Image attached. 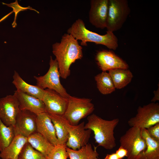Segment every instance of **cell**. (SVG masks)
I'll return each mask as SVG.
<instances>
[{"label":"cell","instance_id":"cell-1","mask_svg":"<svg viewBox=\"0 0 159 159\" xmlns=\"http://www.w3.org/2000/svg\"><path fill=\"white\" fill-rule=\"evenodd\" d=\"M52 53L56 57L60 77L65 79L70 74L71 64L83 57L82 47L71 35L65 33L60 42L52 45Z\"/></svg>","mask_w":159,"mask_h":159},{"label":"cell","instance_id":"cell-2","mask_svg":"<svg viewBox=\"0 0 159 159\" xmlns=\"http://www.w3.org/2000/svg\"><path fill=\"white\" fill-rule=\"evenodd\" d=\"M85 128L93 132L97 146L110 150L116 146L114 130L119 122V119L107 120L93 114L88 116Z\"/></svg>","mask_w":159,"mask_h":159},{"label":"cell","instance_id":"cell-3","mask_svg":"<svg viewBox=\"0 0 159 159\" xmlns=\"http://www.w3.org/2000/svg\"><path fill=\"white\" fill-rule=\"evenodd\" d=\"M67 33L71 35L77 40L81 41L80 44L87 46V42L101 44L110 49L115 50L118 47V40L113 32L107 31L104 35H100L86 28L83 21L76 20L67 30Z\"/></svg>","mask_w":159,"mask_h":159},{"label":"cell","instance_id":"cell-4","mask_svg":"<svg viewBox=\"0 0 159 159\" xmlns=\"http://www.w3.org/2000/svg\"><path fill=\"white\" fill-rule=\"evenodd\" d=\"M95 110L91 99L70 95L66 111L63 115L70 125L78 124L82 119L90 115Z\"/></svg>","mask_w":159,"mask_h":159},{"label":"cell","instance_id":"cell-5","mask_svg":"<svg viewBox=\"0 0 159 159\" xmlns=\"http://www.w3.org/2000/svg\"><path fill=\"white\" fill-rule=\"evenodd\" d=\"M139 127H131L120 139V146L127 151V159H138L147 147Z\"/></svg>","mask_w":159,"mask_h":159},{"label":"cell","instance_id":"cell-6","mask_svg":"<svg viewBox=\"0 0 159 159\" xmlns=\"http://www.w3.org/2000/svg\"><path fill=\"white\" fill-rule=\"evenodd\" d=\"M130 12L127 0H108L107 31L113 32L120 29Z\"/></svg>","mask_w":159,"mask_h":159},{"label":"cell","instance_id":"cell-7","mask_svg":"<svg viewBox=\"0 0 159 159\" xmlns=\"http://www.w3.org/2000/svg\"><path fill=\"white\" fill-rule=\"evenodd\" d=\"M49 67L47 73L40 76H34L37 82V85L45 90L47 89L54 90L62 96L68 98L70 95L61 83L60 74L56 60L50 56Z\"/></svg>","mask_w":159,"mask_h":159},{"label":"cell","instance_id":"cell-8","mask_svg":"<svg viewBox=\"0 0 159 159\" xmlns=\"http://www.w3.org/2000/svg\"><path fill=\"white\" fill-rule=\"evenodd\" d=\"M135 116L128 121L130 127H135L147 129L159 123V104L151 102L143 106H139Z\"/></svg>","mask_w":159,"mask_h":159},{"label":"cell","instance_id":"cell-9","mask_svg":"<svg viewBox=\"0 0 159 159\" xmlns=\"http://www.w3.org/2000/svg\"><path fill=\"white\" fill-rule=\"evenodd\" d=\"M65 125L69 134L66 143L67 147L76 150L88 143L92 131L85 128L84 122L77 125H72L67 121Z\"/></svg>","mask_w":159,"mask_h":159},{"label":"cell","instance_id":"cell-10","mask_svg":"<svg viewBox=\"0 0 159 159\" xmlns=\"http://www.w3.org/2000/svg\"><path fill=\"white\" fill-rule=\"evenodd\" d=\"M20 110L18 100L14 95L0 99V119L6 126H14Z\"/></svg>","mask_w":159,"mask_h":159},{"label":"cell","instance_id":"cell-11","mask_svg":"<svg viewBox=\"0 0 159 159\" xmlns=\"http://www.w3.org/2000/svg\"><path fill=\"white\" fill-rule=\"evenodd\" d=\"M42 100L48 113L63 115L67 108L68 98L54 90L47 89L44 90Z\"/></svg>","mask_w":159,"mask_h":159},{"label":"cell","instance_id":"cell-12","mask_svg":"<svg viewBox=\"0 0 159 159\" xmlns=\"http://www.w3.org/2000/svg\"><path fill=\"white\" fill-rule=\"evenodd\" d=\"M89 13L90 23L97 28L106 27L108 0H91Z\"/></svg>","mask_w":159,"mask_h":159},{"label":"cell","instance_id":"cell-13","mask_svg":"<svg viewBox=\"0 0 159 159\" xmlns=\"http://www.w3.org/2000/svg\"><path fill=\"white\" fill-rule=\"evenodd\" d=\"M95 59L99 67L102 72L116 69H128V64L121 58L110 50H103L98 51Z\"/></svg>","mask_w":159,"mask_h":159},{"label":"cell","instance_id":"cell-14","mask_svg":"<svg viewBox=\"0 0 159 159\" xmlns=\"http://www.w3.org/2000/svg\"><path fill=\"white\" fill-rule=\"evenodd\" d=\"M37 116L29 111L20 110L14 127L15 135H21L27 138L36 132Z\"/></svg>","mask_w":159,"mask_h":159},{"label":"cell","instance_id":"cell-15","mask_svg":"<svg viewBox=\"0 0 159 159\" xmlns=\"http://www.w3.org/2000/svg\"><path fill=\"white\" fill-rule=\"evenodd\" d=\"M37 132L54 146L58 144L55 130L49 114L44 112L37 115Z\"/></svg>","mask_w":159,"mask_h":159},{"label":"cell","instance_id":"cell-16","mask_svg":"<svg viewBox=\"0 0 159 159\" xmlns=\"http://www.w3.org/2000/svg\"><path fill=\"white\" fill-rule=\"evenodd\" d=\"M14 95L18 100L21 110H28L37 115L47 112L45 105L42 100L16 90L14 91Z\"/></svg>","mask_w":159,"mask_h":159},{"label":"cell","instance_id":"cell-17","mask_svg":"<svg viewBox=\"0 0 159 159\" xmlns=\"http://www.w3.org/2000/svg\"><path fill=\"white\" fill-rule=\"evenodd\" d=\"M12 83L18 92H23L42 100L44 90L37 85H33L26 83L21 77L18 73L14 71Z\"/></svg>","mask_w":159,"mask_h":159},{"label":"cell","instance_id":"cell-18","mask_svg":"<svg viewBox=\"0 0 159 159\" xmlns=\"http://www.w3.org/2000/svg\"><path fill=\"white\" fill-rule=\"evenodd\" d=\"M27 142V137L21 135H16L9 145L0 152V157L2 159H18L22 149Z\"/></svg>","mask_w":159,"mask_h":159},{"label":"cell","instance_id":"cell-19","mask_svg":"<svg viewBox=\"0 0 159 159\" xmlns=\"http://www.w3.org/2000/svg\"><path fill=\"white\" fill-rule=\"evenodd\" d=\"M27 142L35 149L46 157L54 146L39 133L36 132L27 138Z\"/></svg>","mask_w":159,"mask_h":159},{"label":"cell","instance_id":"cell-20","mask_svg":"<svg viewBox=\"0 0 159 159\" xmlns=\"http://www.w3.org/2000/svg\"><path fill=\"white\" fill-rule=\"evenodd\" d=\"M142 134L146 141L147 147L138 159H159V141L151 138L146 129H142Z\"/></svg>","mask_w":159,"mask_h":159},{"label":"cell","instance_id":"cell-21","mask_svg":"<svg viewBox=\"0 0 159 159\" xmlns=\"http://www.w3.org/2000/svg\"><path fill=\"white\" fill-rule=\"evenodd\" d=\"M115 89L124 88L131 81L133 76L128 69H116L108 71Z\"/></svg>","mask_w":159,"mask_h":159},{"label":"cell","instance_id":"cell-22","mask_svg":"<svg viewBox=\"0 0 159 159\" xmlns=\"http://www.w3.org/2000/svg\"><path fill=\"white\" fill-rule=\"evenodd\" d=\"M49 114L55 130L58 144H66L69 136L65 125L67 120L63 115Z\"/></svg>","mask_w":159,"mask_h":159},{"label":"cell","instance_id":"cell-23","mask_svg":"<svg viewBox=\"0 0 159 159\" xmlns=\"http://www.w3.org/2000/svg\"><path fill=\"white\" fill-rule=\"evenodd\" d=\"M97 148L95 147L93 149L92 145L88 143L76 150L67 147V150L69 159H98L99 154Z\"/></svg>","mask_w":159,"mask_h":159},{"label":"cell","instance_id":"cell-24","mask_svg":"<svg viewBox=\"0 0 159 159\" xmlns=\"http://www.w3.org/2000/svg\"><path fill=\"white\" fill-rule=\"evenodd\" d=\"M97 87L103 95L110 94L115 90L113 82L108 72H102L95 77Z\"/></svg>","mask_w":159,"mask_h":159},{"label":"cell","instance_id":"cell-25","mask_svg":"<svg viewBox=\"0 0 159 159\" xmlns=\"http://www.w3.org/2000/svg\"><path fill=\"white\" fill-rule=\"evenodd\" d=\"M15 135L14 127L6 126L0 119V152L9 145Z\"/></svg>","mask_w":159,"mask_h":159},{"label":"cell","instance_id":"cell-26","mask_svg":"<svg viewBox=\"0 0 159 159\" xmlns=\"http://www.w3.org/2000/svg\"><path fill=\"white\" fill-rule=\"evenodd\" d=\"M18 159H47V157L34 148L28 143L24 145Z\"/></svg>","mask_w":159,"mask_h":159},{"label":"cell","instance_id":"cell-27","mask_svg":"<svg viewBox=\"0 0 159 159\" xmlns=\"http://www.w3.org/2000/svg\"><path fill=\"white\" fill-rule=\"evenodd\" d=\"M3 4L6 5L7 6L11 7L13 9V11L9 13L8 14L4 16L0 20V22L6 18L9 15L13 12L15 14L14 18V21L12 24V25L13 28H15L17 26L16 23V19L17 14L19 13L21 11H26L28 9L34 11L37 13H39V12L36 9L32 8L30 6H28L27 7H23L19 4L18 1L16 0L14 2L11 3L10 4H6L4 3H2Z\"/></svg>","mask_w":159,"mask_h":159},{"label":"cell","instance_id":"cell-28","mask_svg":"<svg viewBox=\"0 0 159 159\" xmlns=\"http://www.w3.org/2000/svg\"><path fill=\"white\" fill-rule=\"evenodd\" d=\"M66 144H57L47 157V159H68L69 158L67 150Z\"/></svg>","mask_w":159,"mask_h":159},{"label":"cell","instance_id":"cell-29","mask_svg":"<svg viewBox=\"0 0 159 159\" xmlns=\"http://www.w3.org/2000/svg\"><path fill=\"white\" fill-rule=\"evenodd\" d=\"M146 129L151 138L157 141H159V123Z\"/></svg>","mask_w":159,"mask_h":159},{"label":"cell","instance_id":"cell-30","mask_svg":"<svg viewBox=\"0 0 159 159\" xmlns=\"http://www.w3.org/2000/svg\"><path fill=\"white\" fill-rule=\"evenodd\" d=\"M115 153L120 159H123L124 157H127V150L120 146L116 151Z\"/></svg>","mask_w":159,"mask_h":159},{"label":"cell","instance_id":"cell-31","mask_svg":"<svg viewBox=\"0 0 159 159\" xmlns=\"http://www.w3.org/2000/svg\"><path fill=\"white\" fill-rule=\"evenodd\" d=\"M104 159H120L115 153L107 154Z\"/></svg>","mask_w":159,"mask_h":159},{"label":"cell","instance_id":"cell-32","mask_svg":"<svg viewBox=\"0 0 159 159\" xmlns=\"http://www.w3.org/2000/svg\"><path fill=\"white\" fill-rule=\"evenodd\" d=\"M159 87H158V89L156 91L154 92V96L152 99L151 100V102H155L157 101H158L159 100Z\"/></svg>","mask_w":159,"mask_h":159}]
</instances>
